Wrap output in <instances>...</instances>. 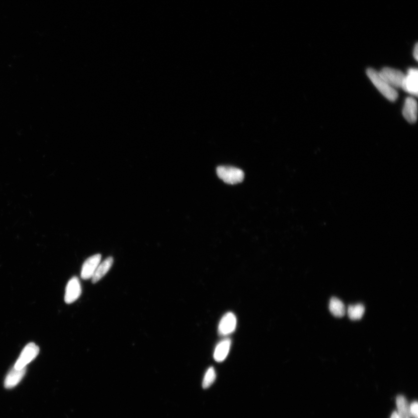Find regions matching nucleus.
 I'll return each instance as SVG.
<instances>
[{
	"instance_id": "nucleus-3",
	"label": "nucleus",
	"mask_w": 418,
	"mask_h": 418,
	"mask_svg": "<svg viewBox=\"0 0 418 418\" xmlns=\"http://www.w3.org/2000/svg\"><path fill=\"white\" fill-rule=\"evenodd\" d=\"M39 352L40 348L36 344L34 343L27 344L17 359L14 368L16 369L26 368V366L36 358Z\"/></svg>"
},
{
	"instance_id": "nucleus-5",
	"label": "nucleus",
	"mask_w": 418,
	"mask_h": 418,
	"mask_svg": "<svg viewBox=\"0 0 418 418\" xmlns=\"http://www.w3.org/2000/svg\"><path fill=\"white\" fill-rule=\"evenodd\" d=\"M82 294V287L79 278L73 277L69 280L66 288L65 301L71 304L78 300Z\"/></svg>"
},
{
	"instance_id": "nucleus-4",
	"label": "nucleus",
	"mask_w": 418,
	"mask_h": 418,
	"mask_svg": "<svg viewBox=\"0 0 418 418\" xmlns=\"http://www.w3.org/2000/svg\"><path fill=\"white\" fill-rule=\"evenodd\" d=\"M379 73L385 81L393 88L402 89L405 75L400 71L391 68H385Z\"/></svg>"
},
{
	"instance_id": "nucleus-10",
	"label": "nucleus",
	"mask_w": 418,
	"mask_h": 418,
	"mask_svg": "<svg viewBox=\"0 0 418 418\" xmlns=\"http://www.w3.org/2000/svg\"><path fill=\"white\" fill-rule=\"evenodd\" d=\"M26 371V368L16 369L13 367L6 376L4 382L5 388L10 389L18 385L25 375Z\"/></svg>"
},
{
	"instance_id": "nucleus-7",
	"label": "nucleus",
	"mask_w": 418,
	"mask_h": 418,
	"mask_svg": "<svg viewBox=\"0 0 418 418\" xmlns=\"http://www.w3.org/2000/svg\"><path fill=\"white\" fill-rule=\"evenodd\" d=\"M237 320L234 314L229 312L223 316L218 325V333L220 335L226 336L234 332Z\"/></svg>"
},
{
	"instance_id": "nucleus-6",
	"label": "nucleus",
	"mask_w": 418,
	"mask_h": 418,
	"mask_svg": "<svg viewBox=\"0 0 418 418\" xmlns=\"http://www.w3.org/2000/svg\"><path fill=\"white\" fill-rule=\"evenodd\" d=\"M408 93L417 96L418 93V71L416 68H411L405 75L402 88Z\"/></svg>"
},
{
	"instance_id": "nucleus-8",
	"label": "nucleus",
	"mask_w": 418,
	"mask_h": 418,
	"mask_svg": "<svg viewBox=\"0 0 418 418\" xmlns=\"http://www.w3.org/2000/svg\"><path fill=\"white\" fill-rule=\"evenodd\" d=\"M101 255L97 254L90 257L84 263L81 271V277L83 280H89L92 278L94 273L101 263Z\"/></svg>"
},
{
	"instance_id": "nucleus-2",
	"label": "nucleus",
	"mask_w": 418,
	"mask_h": 418,
	"mask_svg": "<svg viewBox=\"0 0 418 418\" xmlns=\"http://www.w3.org/2000/svg\"><path fill=\"white\" fill-rule=\"evenodd\" d=\"M217 174L223 181L228 184H236L242 182L245 174L242 170L231 166H219Z\"/></svg>"
},
{
	"instance_id": "nucleus-17",
	"label": "nucleus",
	"mask_w": 418,
	"mask_h": 418,
	"mask_svg": "<svg viewBox=\"0 0 418 418\" xmlns=\"http://www.w3.org/2000/svg\"><path fill=\"white\" fill-rule=\"evenodd\" d=\"M411 418H418V403L414 402L410 406Z\"/></svg>"
},
{
	"instance_id": "nucleus-1",
	"label": "nucleus",
	"mask_w": 418,
	"mask_h": 418,
	"mask_svg": "<svg viewBox=\"0 0 418 418\" xmlns=\"http://www.w3.org/2000/svg\"><path fill=\"white\" fill-rule=\"evenodd\" d=\"M367 74L376 88L387 99L392 101V102L397 99L398 93H397L396 90L387 83L380 76L378 72L375 71L374 69L369 68L367 69Z\"/></svg>"
},
{
	"instance_id": "nucleus-13",
	"label": "nucleus",
	"mask_w": 418,
	"mask_h": 418,
	"mask_svg": "<svg viewBox=\"0 0 418 418\" xmlns=\"http://www.w3.org/2000/svg\"><path fill=\"white\" fill-rule=\"evenodd\" d=\"M397 414L400 418H411L410 404L405 397L399 395L396 398Z\"/></svg>"
},
{
	"instance_id": "nucleus-12",
	"label": "nucleus",
	"mask_w": 418,
	"mask_h": 418,
	"mask_svg": "<svg viewBox=\"0 0 418 418\" xmlns=\"http://www.w3.org/2000/svg\"><path fill=\"white\" fill-rule=\"evenodd\" d=\"M231 344V341L229 339L223 340L217 344L214 352V358L216 361L220 362L225 360L229 353Z\"/></svg>"
},
{
	"instance_id": "nucleus-9",
	"label": "nucleus",
	"mask_w": 418,
	"mask_h": 418,
	"mask_svg": "<svg viewBox=\"0 0 418 418\" xmlns=\"http://www.w3.org/2000/svg\"><path fill=\"white\" fill-rule=\"evenodd\" d=\"M404 118L410 123H415L417 120L418 104L417 101L412 97L406 100L403 110Z\"/></svg>"
},
{
	"instance_id": "nucleus-11",
	"label": "nucleus",
	"mask_w": 418,
	"mask_h": 418,
	"mask_svg": "<svg viewBox=\"0 0 418 418\" xmlns=\"http://www.w3.org/2000/svg\"><path fill=\"white\" fill-rule=\"evenodd\" d=\"M113 263V259L112 257H107L102 263H100L92 278L93 283L96 284L100 281L109 271Z\"/></svg>"
},
{
	"instance_id": "nucleus-16",
	"label": "nucleus",
	"mask_w": 418,
	"mask_h": 418,
	"mask_svg": "<svg viewBox=\"0 0 418 418\" xmlns=\"http://www.w3.org/2000/svg\"><path fill=\"white\" fill-rule=\"evenodd\" d=\"M216 378L215 371L213 367L209 368L206 372L202 386L204 389H208L214 383Z\"/></svg>"
},
{
	"instance_id": "nucleus-15",
	"label": "nucleus",
	"mask_w": 418,
	"mask_h": 418,
	"mask_svg": "<svg viewBox=\"0 0 418 418\" xmlns=\"http://www.w3.org/2000/svg\"><path fill=\"white\" fill-rule=\"evenodd\" d=\"M347 312L350 319L357 320L361 319L363 316L365 308L362 304L350 305L348 307Z\"/></svg>"
},
{
	"instance_id": "nucleus-19",
	"label": "nucleus",
	"mask_w": 418,
	"mask_h": 418,
	"mask_svg": "<svg viewBox=\"0 0 418 418\" xmlns=\"http://www.w3.org/2000/svg\"><path fill=\"white\" fill-rule=\"evenodd\" d=\"M400 418V417H399L398 414H397V411H395V412H393L392 414L391 418Z\"/></svg>"
},
{
	"instance_id": "nucleus-18",
	"label": "nucleus",
	"mask_w": 418,
	"mask_h": 418,
	"mask_svg": "<svg viewBox=\"0 0 418 418\" xmlns=\"http://www.w3.org/2000/svg\"><path fill=\"white\" fill-rule=\"evenodd\" d=\"M414 57L418 61V43L416 44V46L414 49Z\"/></svg>"
},
{
	"instance_id": "nucleus-14",
	"label": "nucleus",
	"mask_w": 418,
	"mask_h": 418,
	"mask_svg": "<svg viewBox=\"0 0 418 418\" xmlns=\"http://www.w3.org/2000/svg\"><path fill=\"white\" fill-rule=\"evenodd\" d=\"M329 309L332 315L337 318L343 316L346 312L344 303L340 299L334 297L330 300Z\"/></svg>"
}]
</instances>
